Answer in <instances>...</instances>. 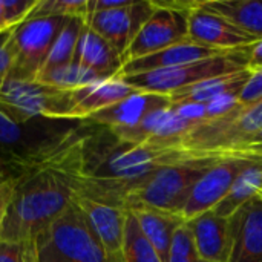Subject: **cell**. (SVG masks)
Returning a JSON list of instances; mask_svg holds the SVG:
<instances>
[{
	"label": "cell",
	"instance_id": "1",
	"mask_svg": "<svg viewBox=\"0 0 262 262\" xmlns=\"http://www.w3.org/2000/svg\"><path fill=\"white\" fill-rule=\"evenodd\" d=\"M192 157L180 147L129 143L89 123L80 144L77 196L126 209L127 196L157 169Z\"/></svg>",
	"mask_w": 262,
	"mask_h": 262
},
{
	"label": "cell",
	"instance_id": "2",
	"mask_svg": "<svg viewBox=\"0 0 262 262\" xmlns=\"http://www.w3.org/2000/svg\"><path fill=\"white\" fill-rule=\"evenodd\" d=\"M81 140L17 178L14 196L0 226V239L31 249L74 206Z\"/></svg>",
	"mask_w": 262,
	"mask_h": 262
},
{
	"label": "cell",
	"instance_id": "3",
	"mask_svg": "<svg viewBox=\"0 0 262 262\" xmlns=\"http://www.w3.org/2000/svg\"><path fill=\"white\" fill-rule=\"evenodd\" d=\"M88 129L86 120L34 118L18 123L0 114V150L29 169L66 150L83 138Z\"/></svg>",
	"mask_w": 262,
	"mask_h": 262
},
{
	"label": "cell",
	"instance_id": "4",
	"mask_svg": "<svg viewBox=\"0 0 262 262\" xmlns=\"http://www.w3.org/2000/svg\"><path fill=\"white\" fill-rule=\"evenodd\" d=\"M218 160L221 158L192 157L157 169L127 196L126 210L155 209L183 215L196 181Z\"/></svg>",
	"mask_w": 262,
	"mask_h": 262
},
{
	"label": "cell",
	"instance_id": "5",
	"mask_svg": "<svg viewBox=\"0 0 262 262\" xmlns=\"http://www.w3.org/2000/svg\"><path fill=\"white\" fill-rule=\"evenodd\" d=\"M29 252L31 262H111L75 203L35 239Z\"/></svg>",
	"mask_w": 262,
	"mask_h": 262
},
{
	"label": "cell",
	"instance_id": "6",
	"mask_svg": "<svg viewBox=\"0 0 262 262\" xmlns=\"http://www.w3.org/2000/svg\"><path fill=\"white\" fill-rule=\"evenodd\" d=\"M262 130V98L196 126L180 144L195 157L226 158Z\"/></svg>",
	"mask_w": 262,
	"mask_h": 262
},
{
	"label": "cell",
	"instance_id": "7",
	"mask_svg": "<svg viewBox=\"0 0 262 262\" xmlns=\"http://www.w3.org/2000/svg\"><path fill=\"white\" fill-rule=\"evenodd\" d=\"M0 114L18 123L34 118L74 120L72 92L8 75L0 78Z\"/></svg>",
	"mask_w": 262,
	"mask_h": 262
},
{
	"label": "cell",
	"instance_id": "8",
	"mask_svg": "<svg viewBox=\"0 0 262 262\" xmlns=\"http://www.w3.org/2000/svg\"><path fill=\"white\" fill-rule=\"evenodd\" d=\"M68 18L61 15H34L6 31V51L11 58L9 75L35 80Z\"/></svg>",
	"mask_w": 262,
	"mask_h": 262
},
{
	"label": "cell",
	"instance_id": "9",
	"mask_svg": "<svg viewBox=\"0 0 262 262\" xmlns=\"http://www.w3.org/2000/svg\"><path fill=\"white\" fill-rule=\"evenodd\" d=\"M247 68V49L241 52H233L227 55L212 57L175 68L149 71L135 75H126L123 80L134 89L150 94L170 95L177 91L186 89L204 80L238 72Z\"/></svg>",
	"mask_w": 262,
	"mask_h": 262
},
{
	"label": "cell",
	"instance_id": "10",
	"mask_svg": "<svg viewBox=\"0 0 262 262\" xmlns=\"http://www.w3.org/2000/svg\"><path fill=\"white\" fill-rule=\"evenodd\" d=\"M193 5L195 0H154V12L126 51L124 63L154 55L189 40V17Z\"/></svg>",
	"mask_w": 262,
	"mask_h": 262
},
{
	"label": "cell",
	"instance_id": "11",
	"mask_svg": "<svg viewBox=\"0 0 262 262\" xmlns=\"http://www.w3.org/2000/svg\"><path fill=\"white\" fill-rule=\"evenodd\" d=\"M189 40L223 52H241L258 41L232 20L206 8L203 0H195L190 11Z\"/></svg>",
	"mask_w": 262,
	"mask_h": 262
},
{
	"label": "cell",
	"instance_id": "12",
	"mask_svg": "<svg viewBox=\"0 0 262 262\" xmlns=\"http://www.w3.org/2000/svg\"><path fill=\"white\" fill-rule=\"evenodd\" d=\"M253 161L258 160L226 157L212 164L192 189L189 201L181 215L184 221L204 212L213 210L229 193L230 187L243 173V170L249 167Z\"/></svg>",
	"mask_w": 262,
	"mask_h": 262
},
{
	"label": "cell",
	"instance_id": "13",
	"mask_svg": "<svg viewBox=\"0 0 262 262\" xmlns=\"http://www.w3.org/2000/svg\"><path fill=\"white\" fill-rule=\"evenodd\" d=\"M152 12L154 0H132L124 8L88 14L86 25L107 40L124 60L126 51Z\"/></svg>",
	"mask_w": 262,
	"mask_h": 262
},
{
	"label": "cell",
	"instance_id": "14",
	"mask_svg": "<svg viewBox=\"0 0 262 262\" xmlns=\"http://www.w3.org/2000/svg\"><path fill=\"white\" fill-rule=\"evenodd\" d=\"M75 204L104 247L111 262H124L123 250L127 210L83 196H75Z\"/></svg>",
	"mask_w": 262,
	"mask_h": 262
},
{
	"label": "cell",
	"instance_id": "15",
	"mask_svg": "<svg viewBox=\"0 0 262 262\" xmlns=\"http://www.w3.org/2000/svg\"><path fill=\"white\" fill-rule=\"evenodd\" d=\"M172 106L167 95L137 91L127 98L91 115L86 121L107 129H129L140 124L150 114Z\"/></svg>",
	"mask_w": 262,
	"mask_h": 262
},
{
	"label": "cell",
	"instance_id": "16",
	"mask_svg": "<svg viewBox=\"0 0 262 262\" xmlns=\"http://www.w3.org/2000/svg\"><path fill=\"white\" fill-rule=\"evenodd\" d=\"M229 262H262V195L244 204L233 216Z\"/></svg>",
	"mask_w": 262,
	"mask_h": 262
},
{
	"label": "cell",
	"instance_id": "17",
	"mask_svg": "<svg viewBox=\"0 0 262 262\" xmlns=\"http://www.w3.org/2000/svg\"><path fill=\"white\" fill-rule=\"evenodd\" d=\"M200 256L207 262H229L232 252L230 218L204 212L186 221Z\"/></svg>",
	"mask_w": 262,
	"mask_h": 262
},
{
	"label": "cell",
	"instance_id": "18",
	"mask_svg": "<svg viewBox=\"0 0 262 262\" xmlns=\"http://www.w3.org/2000/svg\"><path fill=\"white\" fill-rule=\"evenodd\" d=\"M227 54H233V52L216 51V49L193 43L192 40H186L164 51H160L154 55H147V57L124 63L120 75L126 77V75H135V74H143L149 71L167 69V68H175V66H181V64H187V63H193V61H200V60H206L212 57L227 55Z\"/></svg>",
	"mask_w": 262,
	"mask_h": 262
},
{
	"label": "cell",
	"instance_id": "19",
	"mask_svg": "<svg viewBox=\"0 0 262 262\" xmlns=\"http://www.w3.org/2000/svg\"><path fill=\"white\" fill-rule=\"evenodd\" d=\"M137 92L121 75L100 80L77 91H72V118L86 120L91 115L127 98Z\"/></svg>",
	"mask_w": 262,
	"mask_h": 262
},
{
	"label": "cell",
	"instance_id": "20",
	"mask_svg": "<svg viewBox=\"0 0 262 262\" xmlns=\"http://www.w3.org/2000/svg\"><path fill=\"white\" fill-rule=\"evenodd\" d=\"M72 63L91 69L104 78L118 77L124 66L123 55L88 25L81 31Z\"/></svg>",
	"mask_w": 262,
	"mask_h": 262
},
{
	"label": "cell",
	"instance_id": "21",
	"mask_svg": "<svg viewBox=\"0 0 262 262\" xmlns=\"http://www.w3.org/2000/svg\"><path fill=\"white\" fill-rule=\"evenodd\" d=\"M252 77L250 69L218 75L169 95L172 104H207L227 95H238Z\"/></svg>",
	"mask_w": 262,
	"mask_h": 262
},
{
	"label": "cell",
	"instance_id": "22",
	"mask_svg": "<svg viewBox=\"0 0 262 262\" xmlns=\"http://www.w3.org/2000/svg\"><path fill=\"white\" fill-rule=\"evenodd\" d=\"M129 212H132L137 218L143 235L157 250L161 261L167 262L173 236L177 230L184 224V218L181 215L155 209H137Z\"/></svg>",
	"mask_w": 262,
	"mask_h": 262
},
{
	"label": "cell",
	"instance_id": "23",
	"mask_svg": "<svg viewBox=\"0 0 262 262\" xmlns=\"http://www.w3.org/2000/svg\"><path fill=\"white\" fill-rule=\"evenodd\" d=\"M262 195V160L253 161L236 178L224 200L213 209L220 216H233L244 204Z\"/></svg>",
	"mask_w": 262,
	"mask_h": 262
},
{
	"label": "cell",
	"instance_id": "24",
	"mask_svg": "<svg viewBox=\"0 0 262 262\" xmlns=\"http://www.w3.org/2000/svg\"><path fill=\"white\" fill-rule=\"evenodd\" d=\"M204 6L262 38V0H203Z\"/></svg>",
	"mask_w": 262,
	"mask_h": 262
},
{
	"label": "cell",
	"instance_id": "25",
	"mask_svg": "<svg viewBox=\"0 0 262 262\" xmlns=\"http://www.w3.org/2000/svg\"><path fill=\"white\" fill-rule=\"evenodd\" d=\"M84 25H86V18H83V17H69L68 18L66 25L60 31L58 37L55 38V41L49 51V55L45 61V66L40 72L72 63Z\"/></svg>",
	"mask_w": 262,
	"mask_h": 262
},
{
	"label": "cell",
	"instance_id": "26",
	"mask_svg": "<svg viewBox=\"0 0 262 262\" xmlns=\"http://www.w3.org/2000/svg\"><path fill=\"white\" fill-rule=\"evenodd\" d=\"M35 80H38L40 83H43L46 86H51V88H55L60 91H66V92H72V91H77L88 84L97 83L100 80H106V78L91 69H86L75 63H69L66 66H60L55 69L40 72Z\"/></svg>",
	"mask_w": 262,
	"mask_h": 262
},
{
	"label": "cell",
	"instance_id": "27",
	"mask_svg": "<svg viewBox=\"0 0 262 262\" xmlns=\"http://www.w3.org/2000/svg\"><path fill=\"white\" fill-rule=\"evenodd\" d=\"M124 262H163L157 250L143 235L137 218L127 210L124 229Z\"/></svg>",
	"mask_w": 262,
	"mask_h": 262
},
{
	"label": "cell",
	"instance_id": "28",
	"mask_svg": "<svg viewBox=\"0 0 262 262\" xmlns=\"http://www.w3.org/2000/svg\"><path fill=\"white\" fill-rule=\"evenodd\" d=\"M89 0H38L34 15H61V17H88Z\"/></svg>",
	"mask_w": 262,
	"mask_h": 262
},
{
	"label": "cell",
	"instance_id": "29",
	"mask_svg": "<svg viewBox=\"0 0 262 262\" xmlns=\"http://www.w3.org/2000/svg\"><path fill=\"white\" fill-rule=\"evenodd\" d=\"M167 262H207L196 252L190 230L186 226V221L177 230V233L173 236Z\"/></svg>",
	"mask_w": 262,
	"mask_h": 262
},
{
	"label": "cell",
	"instance_id": "30",
	"mask_svg": "<svg viewBox=\"0 0 262 262\" xmlns=\"http://www.w3.org/2000/svg\"><path fill=\"white\" fill-rule=\"evenodd\" d=\"M38 0H0L9 29L25 21L37 6Z\"/></svg>",
	"mask_w": 262,
	"mask_h": 262
},
{
	"label": "cell",
	"instance_id": "31",
	"mask_svg": "<svg viewBox=\"0 0 262 262\" xmlns=\"http://www.w3.org/2000/svg\"><path fill=\"white\" fill-rule=\"evenodd\" d=\"M262 98V68L252 71L249 83L238 94V106H247Z\"/></svg>",
	"mask_w": 262,
	"mask_h": 262
},
{
	"label": "cell",
	"instance_id": "32",
	"mask_svg": "<svg viewBox=\"0 0 262 262\" xmlns=\"http://www.w3.org/2000/svg\"><path fill=\"white\" fill-rule=\"evenodd\" d=\"M0 262H31L29 249L0 239Z\"/></svg>",
	"mask_w": 262,
	"mask_h": 262
},
{
	"label": "cell",
	"instance_id": "33",
	"mask_svg": "<svg viewBox=\"0 0 262 262\" xmlns=\"http://www.w3.org/2000/svg\"><path fill=\"white\" fill-rule=\"evenodd\" d=\"M15 183H17V178L0 180V226H2V223L5 220V215L8 212V207H9L11 200L14 196Z\"/></svg>",
	"mask_w": 262,
	"mask_h": 262
},
{
	"label": "cell",
	"instance_id": "34",
	"mask_svg": "<svg viewBox=\"0 0 262 262\" xmlns=\"http://www.w3.org/2000/svg\"><path fill=\"white\" fill-rule=\"evenodd\" d=\"M232 157L250 158V160H262V130L256 137H253L250 141H247L244 146H241Z\"/></svg>",
	"mask_w": 262,
	"mask_h": 262
},
{
	"label": "cell",
	"instance_id": "35",
	"mask_svg": "<svg viewBox=\"0 0 262 262\" xmlns=\"http://www.w3.org/2000/svg\"><path fill=\"white\" fill-rule=\"evenodd\" d=\"M25 170H26V167H23L21 164L15 163L12 158H9L8 155H5L0 150V180L18 178L20 175H23Z\"/></svg>",
	"mask_w": 262,
	"mask_h": 262
},
{
	"label": "cell",
	"instance_id": "36",
	"mask_svg": "<svg viewBox=\"0 0 262 262\" xmlns=\"http://www.w3.org/2000/svg\"><path fill=\"white\" fill-rule=\"evenodd\" d=\"M247 68L250 71L262 68V38L247 49Z\"/></svg>",
	"mask_w": 262,
	"mask_h": 262
},
{
	"label": "cell",
	"instance_id": "37",
	"mask_svg": "<svg viewBox=\"0 0 262 262\" xmlns=\"http://www.w3.org/2000/svg\"><path fill=\"white\" fill-rule=\"evenodd\" d=\"M11 72V58L6 51V32L0 34V78L8 77Z\"/></svg>",
	"mask_w": 262,
	"mask_h": 262
},
{
	"label": "cell",
	"instance_id": "38",
	"mask_svg": "<svg viewBox=\"0 0 262 262\" xmlns=\"http://www.w3.org/2000/svg\"><path fill=\"white\" fill-rule=\"evenodd\" d=\"M9 31V25H8V20H6V15H5V11L0 5V34L2 32H6Z\"/></svg>",
	"mask_w": 262,
	"mask_h": 262
}]
</instances>
